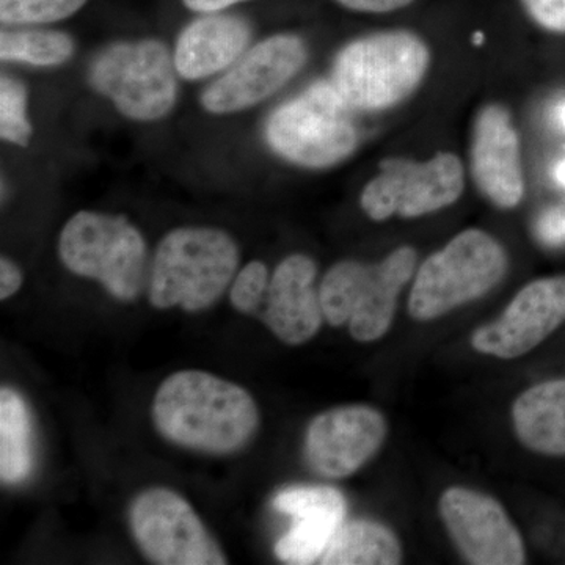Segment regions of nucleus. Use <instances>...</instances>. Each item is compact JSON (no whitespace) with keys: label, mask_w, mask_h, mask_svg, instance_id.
Listing matches in <instances>:
<instances>
[{"label":"nucleus","mask_w":565,"mask_h":565,"mask_svg":"<svg viewBox=\"0 0 565 565\" xmlns=\"http://www.w3.org/2000/svg\"><path fill=\"white\" fill-rule=\"evenodd\" d=\"M151 414L167 441L214 456L244 449L262 422L247 390L199 370L170 374L154 394Z\"/></svg>","instance_id":"f257e3e1"},{"label":"nucleus","mask_w":565,"mask_h":565,"mask_svg":"<svg viewBox=\"0 0 565 565\" xmlns=\"http://www.w3.org/2000/svg\"><path fill=\"white\" fill-rule=\"evenodd\" d=\"M239 247L228 233L185 226L163 236L152 262L148 300L158 310H210L232 285Z\"/></svg>","instance_id":"f03ea898"},{"label":"nucleus","mask_w":565,"mask_h":565,"mask_svg":"<svg viewBox=\"0 0 565 565\" xmlns=\"http://www.w3.org/2000/svg\"><path fill=\"white\" fill-rule=\"evenodd\" d=\"M429 63V47L415 33L379 32L341 50L330 82L352 110H385L422 85Z\"/></svg>","instance_id":"7ed1b4c3"},{"label":"nucleus","mask_w":565,"mask_h":565,"mask_svg":"<svg viewBox=\"0 0 565 565\" xmlns=\"http://www.w3.org/2000/svg\"><path fill=\"white\" fill-rule=\"evenodd\" d=\"M416 259L415 248L399 247L381 263L334 264L319 288L323 318L333 327L348 323L359 343L381 340L392 327L397 297L414 277Z\"/></svg>","instance_id":"20e7f679"},{"label":"nucleus","mask_w":565,"mask_h":565,"mask_svg":"<svg viewBox=\"0 0 565 565\" xmlns=\"http://www.w3.org/2000/svg\"><path fill=\"white\" fill-rule=\"evenodd\" d=\"M58 256L71 274L102 282L115 299H139L147 244L125 215L77 212L58 236Z\"/></svg>","instance_id":"39448f33"},{"label":"nucleus","mask_w":565,"mask_h":565,"mask_svg":"<svg viewBox=\"0 0 565 565\" xmlns=\"http://www.w3.org/2000/svg\"><path fill=\"white\" fill-rule=\"evenodd\" d=\"M505 270L508 255L503 245L482 230H465L419 267L408 313L416 321L441 318L492 291Z\"/></svg>","instance_id":"423d86ee"},{"label":"nucleus","mask_w":565,"mask_h":565,"mask_svg":"<svg viewBox=\"0 0 565 565\" xmlns=\"http://www.w3.org/2000/svg\"><path fill=\"white\" fill-rule=\"evenodd\" d=\"M351 111L332 82H316L273 111L267 143L280 158L305 169L337 166L359 145Z\"/></svg>","instance_id":"0eeeda50"},{"label":"nucleus","mask_w":565,"mask_h":565,"mask_svg":"<svg viewBox=\"0 0 565 565\" xmlns=\"http://www.w3.org/2000/svg\"><path fill=\"white\" fill-rule=\"evenodd\" d=\"M174 61L158 40L111 44L96 55L90 84L134 121H156L173 109L178 96Z\"/></svg>","instance_id":"6e6552de"},{"label":"nucleus","mask_w":565,"mask_h":565,"mask_svg":"<svg viewBox=\"0 0 565 565\" xmlns=\"http://www.w3.org/2000/svg\"><path fill=\"white\" fill-rule=\"evenodd\" d=\"M129 526L140 552L152 564H228L195 509L166 487L145 490L132 501Z\"/></svg>","instance_id":"1a4fd4ad"},{"label":"nucleus","mask_w":565,"mask_h":565,"mask_svg":"<svg viewBox=\"0 0 565 565\" xmlns=\"http://www.w3.org/2000/svg\"><path fill=\"white\" fill-rule=\"evenodd\" d=\"M463 188V166L452 152H438L426 162L390 158L381 162V173L364 185L360 204L375 222L393 215L415 218L451 206Z\"/></svg>","instance_id":"9d476101"},{"label":"nucleus","mask_w":565,"mask_h":565,"mask_svg":"<svg viewBox=\"0 0 565 565\" xmlns=\"http://www.w3.org/2000/svg\"><path fill=\"white\" fill-rule=\"evenodd\" d=\"M307 57V46L299 36H270L212 82L202 95L203 107L215 115L250 109L285 87L303 68Z\"/></svg>","instance_id":"9b49d317"},{"label":"nucleus","mask_w":565,"mask_h":565,"mask_svg":"<svg viewBox=\"0 0 565 565\" xmlns=\"http://www.w3.org/2000/svg\"><path fill=\"white\" fill-rule=\"evenodd\" d=\"M386 422L370 405H344L316 416L305 434V459L316 475L343 479L381 449Z\"/></svg>","instance_id":"f8f14e48"},{"label":"nucleus","mask_w":565,"mask_h":565,"mask_svg":"<svg viewBox=\"0 0 565 565\" xmlns=\"http://www.w3.org/2000/svg\"><path fill=\"white\" fill-rule=\"evenodd\" d=\"M440 514L449 535L468 563L520 565L525 546L503 505L463 487H451L440 500Z\"/></svg>","instance_id":"ddd939ff"},{"label":"nucleus","mask_w":565,"mask_h":565,"mask_svg":"<svg viewBox=\"0 0 565 565\" xmlns=\"http://www.w3.org/2000/svg\"><path fill=\"white\" fill-rule=\"evenodd\" d=\"M565 321V275L526 285L503 315L476 330V351L498 359H516L537 348Z\"/></svg>","instance_id":"4468645a"},{"label":"nucleus","mask_w":565,"mask_h":565,"mask_svg":"<svg viewBox=\"0 0 565 565\" xmlns=\"http://www.w3.org/2000/svg\"><path fill=\"white\" fill-rule=\"evenodd\" d=\"M471 174L479 191L494 206L511 210L525 195L519 134L501 104L479 110L471 140Z\"/></svg>","instance_id":"2eb2a0df"},{"label":"nucleus","mask_w":565,"mask_h":565,"mask_svg":"<svg viewBox=\"0 0 565 565\" xmlns=\"http://www.w3.org/2000/svg\"><path fill=\"white\" fill-rule=\"evenodd\" d=\"M273 505L294 519L291 530L274 546L275 556L291 565L321 559L348 509L343 493L333 487H291L275 494Z\"/></svg>","instance_id":"dca6fc26"},{"label":"nucleus","mask_w":565,"mask_h":565,"mask_svg":"<svg viewBox=\"0 0 565 565\" xmlns=\"http://www.w3.org/2000/svg\"><path fill=\"white\" fill-rule=\"evenodd\" d=\"M316 275L318 267L307 255L288 256L274 270L262 319L281 343H308L326 321L321 296L315 288Z\"/></svg>","instance_id":"f3484780"},{"label":"nucleus","mask_w":565,"mask_h":565,"mask_svg":"<svg viewBox=\"0 0 565 565\" xmlns=\"http://www.w3.org/2000/svg\"><path fill=\"white\" fill-rule=\"evenodd\" d=\"M250 25L232 14H207L182 31L174 47L178 74L200 81L232 66L250 41Z\"/></svg>","instance_id":"a211bd4d"},{"label":"nucleus","mask_w":565,"mask_h":565,"mask_svg":"<svg viewBox=\"0 0 565 565\" xmlns=\"http://www.w3.org/2000/svg\"><path fill=\"white\" fill-rule=\"evenodd\" d=\"M515 433L526 448L565 456V379L531 386L512 407Z\"/></svg>","instance_id":"6ab92c4d"},{"label":"nucleus","mask_w":565,"mask_h":565,"mask_svg":"<svg viewBox=\"0 0 565 565\" xmlns=\"http://www.w3.org/2000/svg\"><path fill=\"white\" fill-rule=\"evenodd\" d=\"M32 416L24 397L10 386L0 390V481L18 486L33 470Z\"/></svg>","instance_id":"aec40b11"},{"label":"nucleus","mask_w":565,"mask_h":565,"mask_svg":"<svg viewBox=\"0 0 565 565\" xmlns=\"http://www.w3.org/2000/svg\"><path fill=\"white\" fill-rule=\"evenodd\" d=\"M399 541L388 527L353 520L338 527L319 559L322 565H394L401 563Z\"/></svg>","instance_id":"412c9836"},{"label":"nucleus","mask_w":565,"mask_h":565,"mask_svg":"<svg viewBox=\"0 0 565 565\" xmlns=\"http://www.w3.org/2000/svg\"><path fill=\"white\" fill-rule=\"evenodd\" d=\"M71 36L52 31H3L0 58L33 66H57L73 57Z\"/></svg>","instance_id":"4be33fe9"},{"label":"nucleus","mask_w":565,"mask_h":565,"mask_svg":"<svg viewBox=\"0 0 565 565\" xmlns=\"http://www.w3.org/2000/svg\"><path fill=\"white\" fill-rule=\"evenodd\" d=\"M87 0H0V21L9 25L50 24L73 17Z\"/></svg>","instance_id":"5701e85b"},{"label":"nucleus","mask_w":565,"mask_h":565,"mask_svg":"<svg viewBox=\"0 0 565 565\" xmlns=\"http://www.w3.org/2000/svg\"><path fill=\"white\" fill-rule=\"evenodd\" d=\"M0 136L20 147H28L32 137V125L28 120V90L13 77L0 81Z\"/></svg>","instance_id":"b1692460"},{"label":"nucleus","mask_w":565,"mask_h":565,"mask_svg":"<svg viewBox=\"0 0 565 565\" xmlns=\"http://www.w3.org/2000/svg\"><path fill=\"white\" fill-rule=\"evenodd\" d=\"M269 269L263 262H250L234 277L230 302L243 315L258 313L269 288Z\"/></svg>","instance_id":"393cba45"},{"label":"nucleus","mask_w":565,"mask_h":565,"mask_svg":"<svg viewBox=\"0 0 565 565\" xmlns=\"http://www.w3.org/2000/svg\"><path fill=\"white\" fill-rule=\"evenodd\" d=\"M522 3L542 29L565 33V0H522Z\"/></svg>","instance_id":"a878e982"},{"label":"nucleus","mask_w":565,"mask_h":565,"mask_svg":"<svg viewBox=\"0 0 565 565\" xmlns=\"http://www.w3.org/2000/svg\"><path fill=\"white\" fill-rule=\"evenodd\" d=\"M539 239L550 247H561L565 244V211L553 207L541 215L535 225Z\"/></svg>","instance_id":"bb28decb"},{"label":"nucleus","mask_w":565,"mask_h":565,"mask_svg":"<svg viewBox=\"0 0 565 565\" xmlns=\"http://www.w3.org/2000/svg\"><path fill=\"white\" fill-rule=\"evenodd\" d=\"M340 6L360 13H390L411 6L414 0H337Z\"/></svg>","instance_id":"cd10ccee"},{"label":"nucleus","mask_w":565,"mask_h":565,"mask_svg":"<svg viewBox=\"0 0 565 565\" xmlns=\"http://www.w3.org/2000/svg\"><path fill=\"white\" fill-rule=\"evenodd\" d=\"M22 286V273L18 264L2 256L0 259V300L10 299L20 291Z\"/></svg>","instance_id":"c85d7f7f"},{"label":"nucleus","mask_w":565,"mask_h":565,"mask_svg":"<svg viewBox=\"0 0 565 565\" xmlns=\"http://www.w3.org/2000/svg\"><path fill=\"white\" fill-rule=\"evenodd\" d=\"M182 2L189 10L196 11V13H217V11L228 9V7L245 2V0H182Z\"/></svg>","instance_id":"c756f323"},{"label":"nucleus","mask_w":565,"mask_h":565,"mask_svg":"<svg viewBox=\"0 0 565 565\" xmlns=\"http://www.w3.org/2000/svg\"><path fill=\"white\" fill-rule=\"evenodd\" d=\"M555 178L556 181L559 182V184L565 185V159L564 161L557 163L555 169Z\"/></svg>","instance_id":"7c9ffc66"},{"label":"nucleus","mask_w":565,"mask_h":565,"mask_svg":"<svg viewBox=\"0 0 565 565\" xmlns=\"http://www.w3.org/2000/svg\"><path fill=\"white\" fill-rule=\"evenodd\" d=\"M556 120L559 122L561 128L565 129V103L557 107Z\"/></svg>","instance_id":"2f4dec72"}]
</instances>
